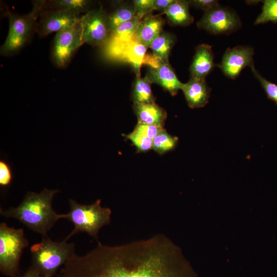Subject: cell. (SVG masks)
I'll list each match as a JSON object with an SVG mask.
<instances>
[{
  "label": "cell",
  "mask_w": 277,
  "mask_h": 277,
  "mask_svg": "<svg viewBox=\"0 0 277 277\" xmlns=\"http://www.w3.org/2000/svg\"><path fill=\"white\" fill-rule=\"evenodd\" d=\"M58 277H189L177 249L164 234L118 246L99 241L86 254L75 253Z\"/></svg>",
  "instance_id": "cell-1"
},
{
  "label": "cell",
  "mask_w": 277,
  "mask_h": 277,
  "mask_svg": "<svg viewBox=\"0 0 277 277\" xmlns=\"http://www.w3.org/2000/svg\"><path fill=\"white\" fill-rule=\"evenodd\" d=\"M174 1V0H155L152 11H159L163 14Z\"/></svg>",
  "instance_id": "cell-32"
},
{
  "label": "cell",
  "mask_w": 277,
  "mask_h": 277,
  "mask_svg": "<svg viewBox=\"0 0 277 277\" xmlns=\"http://www.w3.org/2000/svg\"><path fill=\"white\" fill-rule=\"evenodd\" d=\"M251 69L254 76L260 82L267 98L273 101L277 105V85L269 82L262 76L254 68V66L252 67Z\"/></svg>",
  "instance_id": "cell-26"
},
{
  "label": "cell",
  "mask_w": 277,
  "mask_h": 277,
  "mask_svg": "<svg viewBox=\"0 0 277 277\" xmlns=\"http://www.w3.org/2000/svg\"><path fill=\"white\" fill-rule=\"evenodd\" d=\"M188 1L190 6L201 9L205 12L219 6V2L216 0H191Z\"/></svg>",
  "instance_id": "cell-30"
},
{
  "label": "cell",
  "mask_w": 277,
  "mask_h": 277,
  "mask_svg": "<svg viewBox=\"0 0 277 277\" xmlns=\"http://www.w3.org/2000/svg\"><path fill=\"white\" fill-rule=\"evenodd\" d=\"M179 138L169 134L164 130L152 140V149L159 154H163L173 150L176 146Z\"/></svg>",
  "instance_id": "cell-24"
},
{
  "label": "cell",
  "mask_w": 277,
  "mask_h": 277,
  "mask_svg": "<svg viewBox=\"0 0 277 277\" xmlns=\"http://www.w3.org/2000/svg\"><path fill=\"white\" fill-rule=\"evenodd\" d=\"M136 15L133 5L122 4L107 15L109 28L111 33L119 26L128 22Z\"/></svg>",
  "instance_id": "cell-22"
},
{
  "label": "cell",
  "mask_w": 277,
  "mask_h": 277,
  "mask_svg": "<svg viewBox=\"0 0 277 277\" xmlns=\"http://www.w3.org/2000/svg\"><path fill=\"white\" fill-rule=\"evenodd\" d=\"M143 17L136 15L113 31L106 43V52L112 58L121 60L123 53L132 40Z\"/></svg>",
  "instance_id": "cell-12"
},
{
  "label": "cell",
  "mask_w": 277,
  "mask_h": 277,
  "mask_svg": "<svg viewBox=\"0 0 277 277\" xmlns=\"http://www.w3.org/2000/svg\"><path fill=\"white\" fill-rule=\"evenodd\" d=\"M165 24V21L161 15L149 13L143 18L132 39L149 48L163 31Z\"/></svg>",
  "instance_id": "cell-15"
},
{
  "label": "cell",
  "mask_w": 277,
  "mask_h": 277,
  "mask_svg": "<svg viewBox=\"0 0 277 277\" xmlns=\"http://www.w3.org/2000/svg\"><path fill=\"white\" fill-rule=\"evenodd\" d=\"M53 10L68 11L76 15L89 11L92 2L88 0H56L49 1Z\"/></svg>",
  "instance_id": "cell-23"
},
{
  "label": "cell",
  "mask_w": 277,
  "mask_h": 277,
  "mask_svg": "<svg viewBox=\"0 0 277 277\" xmlns=\"http://www.w3.org/2000/svg\"><path fill=\"white\" fill-rule=\"evenodd\" d=\"M69 205L70 210L65 214V219L72 223L74 228L66 238V240L79 232H86L97 239L100 230L110 222L111 210L102 207L101 200L85 205L70 199Z\"/></svg>",
  "instance_id": "cell-4"
},
{
  "label": "cell",
  "mask_w": 277,
  "mask_h": 277,
  "mask_svg": "<svg viewBox=\"0 0 277 277\" xmlns=\"http://www.w3.org/2000/svg\"><path fill=\"white\" fill-rule=\"evenodd\" d=\"M253 49L248 46H236L228 48L218 65L225 75L235 79L246 67L254 66Z\"/></svg>",
  "instance_id": "cell-11"
},
{
  "label": "cell",
  "mask_w": 277,
  "mask_h": 277,
  "mask_svg": "<svg viewBox=\"0 0 277 277\" xmlns=\"http://www.w3.org/2000/svg\"><path fill=\"white\" fill-rule=\"evenodd\" d=\"M12 277H43L37 271L29 267V268L23 274H18Z\"/></svg>",
  "instance_id": "cell-33"
},
{
  "label": "cell",
  "mask_w": 277,
  "mask_h": 277,
  "mask_svg": "<svg viewBox=\"0 0 277 277\" xmlns=\"http://www.w3.org/2000/svg\"><path fill=\"white\" fill-rule=\"evenodd\" d=\"M197 27L213 34H229L241 26L239 16L229 8L218 6L205 12Z\"/></svg>",
  "instance_id": "cell-9"
},
{
  "label": "cell",
  "mask_w": 277,
  "mask_h": 277,
  "mask_svg": "<svg viewBox=\"0 0 277 277\" xmlns=\"http://www.w3.org/2000/svg\"><path fill=\"white\" fill-rule=\"evenodd\" d=\"M107 15L101 6L81 16L84 44L95 46L106 44L110 35Z\"/></svg>",
  "instance_id": "cell-7"
},
{
  "label": "cell",
  "mask_w": 277,
  "mask_h": 277,
  "mask_svg": "<svg viewBox=\"0 0 277 277\" xmlns=\"http://www.w3.org/2000/svg\"><path fill=\"white\" fill-rule=\"evenodd\" d=\"M56 277H58V276H57Z\"/></svg>",
  "instance_id": "cell-34"
},
{
  "label": "cell",
  "mask_w": 277,
  "mask_h": 277,
  "mask_svg": "<svg viewBox=\"0 0 277 277\" xmlns=\"http://www.w3.org/2000/svg\"><path fill=\"white\" fill-rule=\"evenodd\" d=\"M147 47L132 40L124 50L121 61L131 64L136 75L140 74V69L144 64Z\"/></svg>",
  "instance_id": "cell-20"
},
{
  "label": "cell",
  "mask_w": 277,
  "mask_h": 277,
  "mask_svg": "<svg viewBox=\"0 0 277 277\" xmlns=\"http://www.w3.org/2000/svg\"><path fill=\"white\" fill-rule=\"evenodd\" d=\"M67 240L54 241L47 235L43 236L42 241L30 248L31 265L30 267L43 277H54L56 272L64 266L74 253V243Z\"/></svg>",
  "instance_id": "cell-3"
},
{
  "label": "cell",
  "mask_w": 277,
  "mask_h": 277,
  "mask_svg": "<svg viewBox=\"0 0 277 277\" xmlns=\"http://www.w3.org/2000/svg\"><path fill=\"white\" fill-rule=\"evenodd\" d=\"M181 90L188 105L192 109L204 107L209 102L211 90L205 80L193 78L183 84Z\"/></svg>",
  "instance_id": "cell-16"
},
{
  "label": "cell",
  "mask_w": 277,
  "mask_h": 277,
  "mask_svg": "<svg viewBox=\"0 0 277 277\" xmlns=\"http://www.w3.org/2000/svg\"><path fill=\"white\" fill-rule=\"evenodd\" d=\"M175 37L172 34L163 31L152 42L150 48L152 54L164 63H169V56L175 44Z\"/></svg>",
  "instance_id": "cell-19"
},
{
  "label": "cell",
  "mask_w": 277,
  "mask_h": 277,
  "mask_svg": "<svg viewBox=\"0 0 277 277\" xmlns=\"http://www.w3.org/2000/svg\"><path fill=\"white\" fill-rule=\"evenodd\" d=\"M164 130L165 129L163 126L137 123L133 131L153 140L159 133Z\"/></svg>",
  "instance_id": "cell-28"
},
{
  "label": "cell",
  "mask_w": 277,
  "mask_h": 277,
  "mask_svg": "<svg viewBox=\"0 0 277 277\" xmlns=\"http://www.w3.org/2000/svg\"><path fill=\"white\" fill-rule=\"evenodd\" d=\"M133 108L137 123L164 127L167 118L166 111L155 103H133Z\"/></svg>",
  "instance_id": "cell-17"
},
{
  "label": "cell",
  "mask_w": 277,
  "mask_h": 277,
  "mask_svg": "<svg viewBox=\"0 0 277 277\" xmlns=\"http://www.w3.org/2000/svg\"><path fill=\"white\" fill-rule=\"evenodd\" d=\"M189 1L174 0L164 11L169 23L172 26H187L193 22V17L189 12Z\"/></svg>",
  "instance_id": "cell-18"
},
{
  "label": "cell",
  "mask_w": 277,
  "mask_h": 277,
  "mask_svg": "<svg viewBox=\"0 0 277 277\" xmlns=\"http://www.w3.org/2000/svg\"><path fill=\"white\" fill-rule=\"evenodd\" d=\"M139 152H147L152 149V140L134 131L125 135Z\"/></svg>",
  "instance_id": "cell-27"
},
{
  "label": "cell",
  "mask_w": 277,
  "mask_h": 277,
  "mask_svg": "<svg viewBox=\"0 0 277 277\" xmlns=\"http://www.w3.org/2000/svg\"><path fill=\"white\" fill-rule=\"evenodd\" d=\"M262 12L256 17L255 25L272 22L277 23V0H265L263 2Z\"/></svg>",
  "instance_id": "cell-25"
},
{
  "label": "cell",
  "mask_w": 277,
  "mask_h": 277,
  "mask_svg": "<svg viewBox=\"0 0 277 277\" xmlns=\"http://www.w3.org/2000/svg\"><path fill=\"white\" fill-rule=\"evenodd\" d=\"M151 83L145 77L136 75L133 83L131 97L133 103H155V98L153 94Z\"/></svg>",
  "instance_id": "cell-21"
},
{
  "label": "cell",
  "mask_w": 277,
  "mask_h": 277,
  "mask_svg": "<svg viewBox=\"0 0 277 277\" xmlns=\"http://www.w3.org/2000/svg\"><path fill=\"white\" fill-rule=\"evenodd\" d=\"M82 35L81 22L56 33L52 50L53 60L56 66L63 68L68 65L77 49L84 44Z\"/></svg>",
  "instance_id": "cell-8"
},
{
  "label": "cell",
  "mask_w": 277,
  "mask_h": 277,
  "mask_svg": "<svg viewBox=\"0 0 277 277\" xmlns=\"http://www.w3.org/2000/svg\"><path fill=\"white\" fill-rule=\"evenodd\" d=\"M45 1L33 2L31 10L26 14H18L7 11L9 30L7 36L1 47V54L10 55L19 51L30 40L36 27V20L46 5Z\"/></svg>",
  "instance_id": "cell-5"
},
{
  "label": "cell",
  "mask_w": 277,
  "mask_h": 277,
  "mask_svg": "<svg viewBox=\"0 0 277 277\" xmlns=\"http://www.w3.org/2000/svg\"><path fill=\"white\" fill-rule=\"evenodd\" d=\"M145 77L151 84L161 86L172 96L182 89L184 84L179 80L169 63L162 61L155 67H149Z\"/></svg>",
  "instance_id": "cell-13"
},
{
  "label": "cell",
  "mask_w": 277,
  "mask_h": 277,
  "mask_svg": "<svg viewBox=\"0 0 277 277\" xmlns=\"http://www.w3.org/2000/svg\"><path fill=\"white\" fill-rule=\"evenodd\" d=\"M28 241L23 229L10 227L5 223L0 224V271L6 276L19 274V262L23 250Z\"/></svg>",
  "instance_id": "cell-6"
},
{
  "label": "cell",
  "mask_w": 277,
  "mask_h": 277,
  "mask_svg": "<svg viewBox=\"0 0 277 277\" xmlns=\"http://www.w3.org/2000/svg\"><path fill=\"white\" fill-rule=\"evenodd\" d=\"M12 181V174L8 164L1 161L0 162V185L2 187L8 186Z\"/></svg>",
  "instance_id": "cell-31"
},
{
  "label": "cell",
  "mask_w": 277,
  "mask_h": 277,
  "mask_svg": "<svg viewBox=\"0 0 277 277\" xmlns=\"http://www.w3.org/2000/svg\"><path fill=\"white\" fill-rule=\"evenodd\" d=\"M155 0H134L132 4L136 15L144 17L152 11Z\"/></svg>",
  "instance_id": "cell-29"
},
{
  "label": "cell",
  "mask_w": 277,
  "mask_h": 277,
  "mask_svg": "<svg viewBox=\"0 0 277 277\" xmlns=\"http://www.w3.org/2000/svg\"><path fill=\"white\" fill-rule=\"evenodd\" d=\"M81 18V16L64 10L43 11L35 29L39 36L43 37L68 29L80 23Z\"/></svg>",
  "instance_id": "cell-10"
},
{
  "label": "cell",
  "mask_w": 277,
  "mask_h": 277,
  "mask_svg": "<svg viewBox=\"0 0 277 277\" xmlns=\"http://www.w3.org/2000/svg\"><path fill=\"white\" fill-rule=\"evenodd\" d=\"M215 66L211 46L202 44L195 48V52L189 68L190 78L205 80Z\"/></svg>",
  "instance_id": "cell-14"
},
{
  "label": "cell",
  "mask_w": 277,
  "mask_h": 277,
  "mask_svg": "<svg viewBox=\"0 0 277 277\" xmlns=\"http://www.w3.org/2000/svg\"><path fill=\"white\" fill-rule=\"evenodd\" d=\"M57 190L45 188L40 193L28 192L22 203L16 207L0 209L2 215L14 218L28 229L47 235L48 232L60 219H65V214L57 213L52 206V201Z\"/></svg>",
  "instance_id": "cell-2"
}]
</instances>
